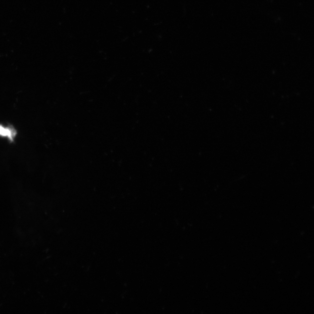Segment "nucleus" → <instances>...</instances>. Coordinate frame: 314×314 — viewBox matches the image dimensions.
Returning <instances> with one entry per match:
<instances>
[{
    "mask_svg": "<svg viewBox=\"0 0 314 314\" xmlns=\"http://www.w3.org/2000/svg\"><path fill=\"white\" fill-rule=\"evenodd\" d=\"M15 135V131L13 130L12 128H4L2 127V126H0V135L7 137L9 139L12 140Z\"/></svg>",
    "mask_w": 314,
    "mask_h": 314,
    "instance_id": "nucleus-1",
    "label": "nucleus"
}]
</instances>
